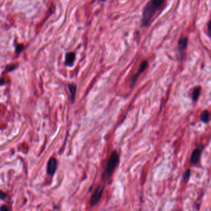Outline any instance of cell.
Returning a JSON list of instances; mask_svg holds the SVG:
<instances>
[{"label": "cell", "instance_id": "cell-1", "mask_svg": "<svg viewBox=\"0 0 211 211\" xmlns=\"http://www.w3.org/2000/svg\"><path fill=\"white\" fill-rule=\"evenodd\" d=\"M165 0H149L142 14L141 27H148L154 15L160 10Z\"/></svg>", "mask_w": 211, "mask_h": 211}, {"label": "cell", "instance_id": "cell-2", "mask_svg": "<svg viewBox=\"0 0 211 211\" xmlns=\"http://www.w3.org/2000/svg\"><path fill=\"white\" fill-rule=\"evenodd\" d=\"M120 163V156L117 151H113L107 162V164L102 175V179L103 181H106L111 178L113 173Z\"/></svg>", "mask_w": 211, "mask_h": 211}, {"label": "cell", "instance_id": "cell-3", "mask_svg": "<svg viewBox=\"0 0 211 211\" xmlns=\"http://www.w3.org/2000/svg\"><path fill=\"white\" fill-rule=\"evenodd\" d=\"M104 190H105V186L102 184L99 185L98 187H97V188L96 189V190L95 191V192L94 193L91 198L90 204L92 207L95 206V205H97L99 203V201L102 198Z\"/></svg>", "mask_w": 211, "mask_h": 211}, {"label": "cell", "instance_id": "cell-4", "mask_svg": "<svg viewBox=\"0 0 211 211\" xmlns=\"http://www.w3.org/2000/svg\"><path fill=\"white\" fill-rule=\"evenodd\" d=\"M148 64L149 63L148 60H144L141 63L138 70H137V72L133 76V77L131 79V83H130V88H133L134 87V86L136 83V81L137 80V79H138L140 75L142 74V73H143V72L146 69V68H148Z\"/></svg>", "mask_w": 211, "mask_h": 211}, {"label": "cell", "instance_id": "cell-5", "mask_svg": "<svg viewBox=\"0 0 211 211\" xmlns=\"http://www.w3.org/2000/svg\"><path fill=\"white\" fill-rule=\"evenodd\" d=\"M203 146L201 145L199 147L196 148L193 151L190 159V162L191 164L195 165L198 163V162L200 160L202 151H203Z\"/></svg>", "mask_w": 211, "mask_h": 211}, {"label": "cell", "instance_id": "cell-6", "mask_svg": "<svg viewBox=\"0 0 211 211\" xmlns=\"http://www.w3.org/2000/svg\"><path fill=\"white\" fill-rule=\"evenodd\" d=\"M188 43V40L187 37H185V36L181 37V38H180L179 42H178V48H177L178 53V54H179V56H180L181 58H182L183 52L186 50V48H187Z\"/></svg>", "mask_w": 211, "mask_h": 211}, {"label": "cell", "instance_id": "cell-7", "mask_svg": "<svg viewBox=\"0 0 211 211\" xmlns=\"http://www.w3.org/2000/svg\"><path fill=\"white\" fill-rule=\"evenodd\" d=\"M57 168V160L54 157H52L49 159L47 164V168H46V172L48 174L53 176Z\"/></svg>", "mask_w": 211, "mask_h": 211}, {"label": "cell", "instance_id": "cell-8", "mask_svg": "<svg viewBox=\"0 0 211 211\" xmlns=\"http://www.w3.org/2000/svg\"><path fill=\"white\" fill-rule=\"evenodd\" d=\"M75 53L73 52L68 53L66 55V60H65V64L67 66H72L74 64L75 61Z\"/></svg>", "mask_w": 211, "mask_h": 211}, {"label": "cell", "instance_id": "cell-9", "mask_svg": "<svg viewBox=\"0 0 211 211\" xmlns=\"http://www.w3.org/2000/svg\"><path fill=\"white\" fill-rule=\"evenodd\" d=\"M68 88L69 91L70 93V96H71V99L72 103H74L75 100V97L76 94V86L74 84H68Z\"/></svg>", "mask_w": 211, "mask_h": 211}, {"label": "cell", "instance_id": "cell-10", "mask_svg": "<svg viewBox=\"0 0 211 211\" xmlns=\"http://www.w3.org/2000/svg\"><path fill=\"white\" fill-rule=\"evenodd\" d=\"M201 87L200 86H197L194 89V90L192 93V100L193 102H197L199 97L201 94Z\"/></svg>", "mask_w": 211, "mask_h": 211}, {"label": "cell", "instance_id": "cell-11", "mask_svg": "<svg viewBox=\"0 0 211 211\" xmlns=\"http://www.w3.org/2000/svg\"><path fill=\"white\" fill-rule=\"evenodd\" d=\"M200 119L202 123H208L210 121V114L209 111L205 110L202 111L200 115Z\"/></svg>", "mask_w": 211, "mask_h": 211}, {"label": "cell", "instance_id": "cell-12", "mask_svg": "<svg viewBox=\"0 0 211 211\" xmlns=\"http://www.w3.org/2000/svg\"><path fill=\"white\" fill-rule=\"evenodd\" d=\"M191 176V170L190 169H188L187 170H186V172H184L183 176V181H188V180L190 179Z\"/></svg>", "mask_w": 211, "mask_h": 211}, {"label": "cell", "instance_id": "cell-13", "mask_svg": "<svg viewBox=\"0 0 211 211\" xmlns=\"http://www.w3.org/2000/svg\"><path fill=\"white\" fill-rule=\"evenodd\" d=\"M24 47L22 45H19L18 46H17V47H16V51H17L18 53L21 52L24 49Z\"/></svg>", "mask_w": 211, "mask_h": 211}, {"label": "cell", "instance_id": "cell-14", "mask_svg": "<svg viewBox=\"0 0 211 211\" xmlns=\"http://www.w3.org/2000/svg\"><path fill=\"white\" fill-rule=\"evenodd\" d=\"M6 193H3V191H0V198H1V199H4L5 198H6Z\"/></svg>", "mask_w": 211, "mask_h": 211}, {"label": "cell", "instance_id": "cell-15", "mask_svg": "<svg viewBox=\"0 0 211 211\" xmlns=\"http://www.w3.org/2000/svg\"><path fill=\"white\" fill-rule=\"evenodd\" d=\"M9 209L6 206H3L1 207H0V210H8Z\"/></svg>", "mask_w": 211, "mask_h": 211}, {"label": "cell", "instance_id": "cell-16", "mask_svg": "<svg viewBox=\"0 0 211 211\" xmlns=\"http://www.w3.org/2000/svg\"><path fill=\"white\" fill-rule=\"evenodd\" d=\"M15 68V66H10V69H7V71H13V70Z\"/></svg>", "mask_w": 211, "mask_h": 211}, {"label": "cell", "instance_id": "cell-17", "mask_svg": "<svg viewBox=\"0 0 211 211\" xmlns=\"http://www.w3.org/2000/svg\"><path fill=\"white\" fill-rule=\"evenodd\" d=\"M210 21L208 23V25H207V27H208V32H209V35H210Z\"/></svg>", "mask_w": 211, "mask_h": 211}, {"label": "cell", "instance_id": "cell-18", "mask_svg": "<svg viewBox=\"0 0 211 211\" xmlns=\"http://www.w3.org/2000/svg\"><path fill=\"white\" fill-rule=\"evenodd\" d=\"M100 1H105V0H100Z\"/></svg>", "mask_w": 211, "mask_h": 211}]
</instances>
